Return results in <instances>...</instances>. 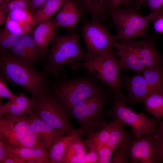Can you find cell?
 I'll list each match as a JSON object with an SVG mask.
<instances>
[{"label":"cell","instance_id":"obj_36","mask_svg":"<svg viewBox=\"0 0 163 163\" xmlns=\"http://www.w3.org/2000/svg\"><path fill=\"white\" fill-rule=\"evenodd\" d=\"M30 14L29 11H12L8 14L6 21L10 20L18 22L27 18Z\"/></svg>","mask_w":163,"mask_h":163},{"label":"cell","instance_id":"obj_11","mask_svg":"<svg viewBox=\"0 0 163 163\" xmlns=\"http://www.w3.org/2000/svg\"><path fill=\"white\" fill-rule=\"evenodd\" d=\"M155 134L137 138L132 135L127 141L128 154L131 163H159L163 158Z\"/></svg>","mask_w":163,"mask_h":163},{"label":"cell","instance_id":"obj_16","mask_svg":"<svg viewBox=\"0 0 163 163\" xmlns=\"http://www.w3.org/2000/svg\"><path fill=\"white\" fill-rule=\"evenodd\" d=\"M155 34L149 39L132 41L137 53L145 67L163 64V55L155 47Z\"/></svg>","mask_w":163,"mask_h":163},{"label":"cell","instance_id":"obj_45","mask_svg":"<svg viewBox=\"0 0 163 163\" xmlns=\"http://www.w3.org/2000/svg\"><path fill=\"white\" fill-rule=\"evenodd\" d=\"M158 144L163 158V137L158 141Z\"/></svg>","mask_w":163,"mask_h":163},{"label":"cell","instance_id":"obj_47","mask_svg":"<svg viewBox=\"0 0 163 163\" xmlns=\"http://www.w3.org/2000/svg\"><path fill=\"white\" fill-rule=\"evenodd\" d=\"M139 0H138V1H139Z\"/></svg>","mask_w":163,"mask_h":163},{"label":"cell","instance_id":"obj_27","mask_svg":"<svg viewBox=\"0 0 163 163\" xmlns=\"http://www.w3.org/2000/svg\"><path fill=\"white\" fill-rule=\"evenodd\" d=\"M140 73L152 91L163 90V64L145 67Z\"/></svg>","mask_w":163,"mask_h":163},{"label":"cell","instance_id":"obj_42","mask_svg":"<svg viewBox=\"0 0 163 163\" xmlns=\"http://www.w3.org/2000/svg\"><path fill=\"white\" fill-rule=\"evenodd\" d=\"M8 145L0 140V163H3L8 152Z\"/></svg>","mask_w":163,"mask_h":163},{"label":"cell","instance_id":"obj_24","mask_svg":"<svg viewBox=\"0 0 163 163\" xmlns=\"http://www.w3.org/2000/svg\"><path fill=\"white\" fill-rule=\"evenodd\" d=\"M115 121L108 122L92 133L88 136L84 141L87 149L94 148L97 149L106 145L110 132L113 126Z\"/></svg>","mask_w":163,"mask_h":163},{"label":"cell","instance_id":"obj_38","mask_svg":"<svg viewBox=\"0 0 163 163\" xmlns=\"http://www.w3.org/2000/svg\"><path fill=\"white\" fill-rule=\"evenodd\" d=\"M6 84L0 77V100L3 98H6L9 100L14 98L17 95L14 94L7 87Z\"/></svg>","mask_w":163,"mask_h":163},{"label":"cell","instance_id":"obj_12","mask_svg":"<svg viewBox=\"0 0 163 163\" xmlns=\"http://www.w3.org/2000/svg\"><path fill=\"white\" fill-rule=\"evenodd\" d=\"M10 55L15 59L34 67L44 59L49 50L38 48L30 32L22 35L10 50Z\"/></svg>","mask_w":163,"mask_h":163},{"label":"cell","instance_id":"obj_18","mask_svg":"<svg viewBox=\"0 0 163 163\" xmlns=\"http://www.w3.org/2000/svg\"><path fill=\"white\" fill-rule=\"evenodd\" d=\"M35 99L27 97L24 92L17 95L12 100L2 104L0 101V118L4 115H29L33 113Z\"/></svg>","mask_w":163,"mask_h":163},{"label":"cell","instance_id":"obj_13","mask_svg":"<svg viewBox=\"0 0 163 163\" xmlns=\"http://www.w3.org/2000/svg\"><path fill=\"white\" fill-rule=\"evenodd\" d=\"M120 85L126 89L128 94L127 103L132 105L137 102H142L152 92L140 73H135L132 76L121 75Z\"/></svg>","mask_w":163,"mask_h":163},{"label":"cell","instance_id":"obj_39","mask_svg":"<svg viewBox=\"0 0 163 163\" xmlns=\"http://www.w3.org/2000/svg\"><path fill=\"white\" fill-rule=\"evenodd\" d=\"M3 163H25L9 149L8 145V152Z\"/></svg>","mask_w":163,"mask_h":163},{"label":"cell","instance_id":"obj_15","mask_svg":"<svg viewBox=\"0 0 163 163\" xmlns=\"http://www.w3.org/2000/svg\"><path fill=\"white\" fill-rule=\"evenodd\" d=\"M83 13L75 0H66L57 14L51 20L57 27L73 30Z\"/></svg>","mask_w":163,"mask_h":163},{"label":"cell","instance_id":"obj_3","mask_svg":"<svg viewBox=\"0 0 163 163\" xmlns=\"http://www.w3.org/2000/svg\"><path fill=\"white\" fill-rule=\"evenodd\" d=\"M79 36L72 33L55 36L43 66V71L57 79L66 78L64 68L79 60L85 61L86 53L80 46Z\"/></svg>","mask_w":163,"mask_h":163},{"label":"cell","instance_id":"obj_5","mask_svg":"<svg viewBox=\"0 0 163 163\" xmlns=\"http://www.w3.org/2000/svg\"><path fill=\"white\" fill-rule=\"evenodd\" d=\"M140 5L133 4L109 13L117 31L116 39L120 42L129 41L136 38H145L149 24L155 19L152 14L144 16L138 11Z\"/></svg>","mask_w":163,"mask_h":163},{"label":"cell","instance_id":"obj_32","mask_svg":"<svg viewBox=\"0 0 163 163\" xmlns=\"http://www.w3.org/2000/svg\"><path fill=\"white\" fill-rule=\"evenodd\" d=\"M138 3L140 5L144 4L149 9L151 14L155 17L163 16V0H139Z\"/></svg>","mask_w":163,"mask_h":163},{"label":"cell","instance_id":"obj_31","mask_svg":"<svg viewBox=\"0 0 163 163\" xmlns=\"http://www.w3.org/2000/svg\"><path fill=\"white\" fill-rule=\"evenodd\" d=\"M127 140L124 141L116 148L110 163H128L129 162L127 148Z\"/></svg>","mask_w":163,"mask_h":163},{"label":"cell","instance_id":"obj_46","mask_svg":"<svg viewBox=\"0 0 163 163\" xmlns=\"http://www.w3.org/2000/svg\"><path fill=\"white\" fill-rule=\"evenodd\" d=\"M6 1L7 0H0V6L4 4Z\"/></svg>","mask_w":163,"mask_h":163},{"label":"cell","instance_id":"obj_19","mask_svg":"<svg viewBox=\"0 0 163 163\" xmlns=\"http://www.w3.org/2000/svg\"><path fill=\"white\" fill-rule=\"evenodd\" d=\"M80 128L55 140L48 150L50 163H62L66 150L70 142L80 135Z\"/></svg>","mask_w":163,"mask_h":163},{"label":"cell","instance_id":"obj_14","mask_svg":"<svg viewBox=\"0 0 163 163\" xmlns=\"http://www.w3.org/2000/svg\"><path fill=\"white\" fill-rule=\"evenodd\" d=\"M113 46L117 50L116 55L121 71L132 70L136 73H140L145 68L138 56L132 41L117 42Z\"/></svg>","mask_w":163,"mask_h":163},{"label":"cell","instance_id":"obj_20","mask_svg":"<svg viewBox=\"0 0 163 163\" xmlns=\"http://www.w3.org/2000/svg\"><path fill=\"white\" fill-rule=\"evenodd\" d=\"M10 150L25 163H50L48 151L44 145L33 147L15 148Z\"/></svg>","mask_w":163,"mask_h":163},{"label":"cell","instance_id":"obj_34","mask_svg":"<svg viewBox=\"0 0 163 163\" xmlns=\"http://www.w3.org/2000/svg\"><path fill=\"white\" fill-rule=\"evenodd\" d=\"M136 4H139L138 0H107V12L109 13L118 8L119 6L122 5H128Z\"/></svg>","mask_w":163,"mask_h":163},{"label":"cell","instance_id":"obj_35","mask_svg":"<svg viewBox=\"0 0 163 163\" xmlns=\"http://www.w3.org/2000/svg\"><path fill=\"white\" fill-rule=\"evenodd\" d=\"M88 149L82 163H98L99 156L97 149L90 148Z\"/></svg>","mask_w":163,"mask_h":163},{"label":"cell","instance_id":"obj_28","mask_svg":"<svg viewBox=\"0 0 163 163\" xmlns=\"http://www.w3.org/2000/svg\"><path fill=\"white\" fill-rule=\"evenodd\" d=\"M115 121L109 134L106 145L116 149L124 141L129 139L132 135L124 129V126L119 121Z\"/></svg>","mask_w":163,"mask_h":163},{"label":"cell","instance_id":"obj_6","mask_svg":"<svg viewBox=\"0 0 163 163\" xmlns=\"http://www.w3.org/2000/svg\"><path fill=\"white\" fill-rule=\"evenodd\" d=\"M73 70L82 68L91 73L96 78L107 85L113 94L127 102V97L120 89L121 75L118 59L112 48L103 55L87 61H75L68 65Z\"/></svg>","mask_w":163,"mask_h":163},{"label":"cell","instance_id":"obj_43","mask_svg":"<svg viewBox=\"0 0 163 163\" xmlns=\"http://www.w3.org/2000/svg\"><path fill=\"white\" fill-rule=\"evenodd\" d=\"M158 126L155 134L156 139L158 141L163 137V119L158 122Z\"/></svg>","mask_w":163,"mask_h":163},{"label":"cell","instance_id":"obj_22","mask_svg":"<svg viewBox=\"0 0 163 163\" xmlns=\"http://www.w3.org/2000/svg\"><path fill=\"white\" fill-rule=\"evenodd\" d=\"M66 0H48L33 14L30 27L32 30L40 24L50 20L61 8Z\"/></svg>","mask_w":163,"mask_h":163},{"label":"cell","instance_id":"obj_10","mask_svg":"<svg viewBox=\"0 0 163 163\" xmlns=\"http://www.w3.org/2000/svg\"><path fill=\"white\" fill-rule=\"evenodd\" d=\"M86 50L85 61L91 60L104 54L110 49L117 40L99 19H91L85 21L81 29Z\"/></svg>","mask_w":163,"mask_h":163},{"label":"cell","instance_id":"obj_1","mask_svg":"<svg viewBox=\"0 0 163 163\" xmlns=\"http://www.w3.org/2000/svg\"><path fill=\"white\" fill-rule=\"evenodd\" d=\"M47 74L15 59L7 51H0V77L6 84L20 85L34 98L48 93L51 81Z\"/></svg>","mask_w":163,"mask_h":163},{"label":"cell","instance_id":"obj_21","mask_svg":"<svg viewBox=\"0 0 163 163\" xmlns=\"http://www.w3.org/2000/svg\"><path fill=\"white\" fill-rule=\"evenodd\" d=\"M57 27L52 20L42 22L37 25L31 34L34 41L39 48L47 49L48 44L56 35Z\"/></svg>","mask_w":163,"mask_h":163},{"label":"cell","instance_id":"obj_23","mask_svg":"<svg viewBox=\"0 0 163 163\" xmlns=\"http://www.w3.org/2000/svg\"><path fill=\"white\" fill-rule=\"evenodd\" d=\"M84 13L89 14L91 19H104L107 13V0H75Z\"/></svg>","mask_w":163,"mask_h":163},{"label":"cell","instance_id":"obj_40","mask_svg":"<svg viewBox=\"0 0 163 163\" xmlns=\"http://www.w3.org/2000/svg\"><path fill=\"white\" fill-rule=\"evenodd\" d=\"M29 7V12L33 14L48 0H27Z\"/></svg>","mask_w":163,"mask_h":163},{"label":"cell","instance_id":"obj_41","mask_svg":"<svg viewBox=\"0 0 163 163\" xmlns=\"http://www.w3.org/2000/svg\"><path fill=\"white\" fill-rule=\"evenodd\" d=\"M153 21L154 30L157 32L163 33V16L158 17Z\"/></svg>","mask_w":163,"mask_h":163},{"label":"cell","instance_id":"obj_26","mask_svg":"<svg viewBox=\"0 0 163 163\" xmlns=\"http://www.w3.org/2000/svg\"><path fill=\"white\" fill-rule=\"evenodd\" d=\"M142 102L146 111L158 122L163 119V90L152 92Z\"/></svg>","mask_w":163,"mask_h":163},{"label":"cell","instance_id":"obj_29","mask_svg":"<svg viewBox=\"0 0 163 163\" xmlns=\"http://www.w3.org/2000/svg\"><path fill=\"white\" fill-rule=\"evenodd\" d=\"M21 36L14 34L5 27L0 32V51L10 50Z\"/></svg>","mask_w":163,"mask_h":163},{"label":"cell","instance_id":"obj_8","mask_svg":"<svg viewBox=\"0 0 163 163\" xmlns=\"http://www.w3.org/2000/svg\"><path fill=\"white\" fill-rule=\"evenodd\" d=\"M127 104L125 100L113 94V106L107 113L113 120L119 121L124 126L129 125L136 138L155 134L158 123L157 119L134 112L127 106Z\"/></svg>","mask_w":163,"mask_h":163},{"label":"cell","instance_id":"obj_4","mask_svg":"<svg viewBox=\"0 0 163 163\" xmlns=\"http://www.w3.org/2000/svg\"><path fill=\"white\" fill-rule=\"evenodd\" d=\"M111 92L108 87L101 92L81 101L72 108L71 114L79 123L81 136H88L108 123L105 115Z\"/></svg>","mask_w":163,"mask_h":163},{"label":"cell","instance_id":"obj_2","mask_svg":"<svg viewBox=\"0 0 163 163\" xmlns=\"http://www.w3.org/2000/svg\"><path fill=\"white\" fill-rule=\"evenodd\" d=\"M86 71L73 78H57L51 81L48 93L56 99L71 115L75 105L100 93L107 88L104 82Z\"/></svg>","mask_w":163,"mask_h":163},{"label":"cell","instance_id":"obj_7","mask_svg":"<svg viewBox=\"0 0 163 163\" xmlns=\"http://www.w3.org/2000/svg\"><path fill=\"white\" fill-rule=\"evenodd\" d=\"M0 140L15 148L44 145L32 130L27 115L7 114L0 118Z\"/></svg>","mask_w":163,"mask_h":163},{"label":"cell","instance_id":"obj_33","mask_svg":"<svg viewBox=\"0 0 163 163\" xmlns=\"http://www.w3.org/2000/svg\"><path fill=\"white\" fill-rule=\"evenodd\" d=\"M116 149L105 145L97 149L98 163H110Z\"/></svg>","mask_w":163,"mask_h":163},{"label":"cell","instance_id":"obj_9","mask_svg":"<svg viewBox=\"0 0 163 163\" xmlns=\"http://www.w3.org/2000/svg\"><path fill=\"white\" fill-rule=\"evenodd\" d=\"M33 113L62 134L75 129L70 122V114L61 104L49 93L35 98Z\"/></svg>","mask_w":163,"mask_h":163},{"label":"cell","instance_id":"obj_44","mask_svg":"<svg viewBox=\"0 0 163 163\" xmlns=\"http://www.w3.org/2000/svg\"><path fill=\"white\" fill-rule=\"evenodd\" d=\"M6 14L2 11L0 10V26L3 25L4 23H5L7 17L6 16Z\"/></svg>","mask_w":163,"mask_h":163},{"label":"cell","instance_id":"obj_30","mask_svg":"<svg viewBox=\"0 0 163 163\" xmlns=\"http://www.w3.org/2000/svg\"><path fill=\"white\" fill-rule=\"evenodd\" d=\"M0 10L7 14L17 11H26L29 12V7L27 0H7L0 6Z\"/></svg>","mask_w":163,"mask_h":163},{"label":"cell","instance_id":"obj_37","mask_svg":"<svg viewBox=\"0 0 163 163\" xmlns=\"http://www.w3.org/2000/svg\"><path fill=\"white\" fill-rule=\"evenodd\" d=\"M5 27L11 33L21 36L26 33L23 29L20 26L18 22L9 20L5 23Z\"/></svg>","mask_w":163,"mask_h":163},{"label":"cell","instance_id":"obj_25","mask_svg":"<svg viewBox=\"0 0 163 163\" xmlns=\"http://www.w3.org/2000/svg\"><path fill=\"white\" fill-rule=\"evenodd\" d=\"M82 137L80 135L70 142L62 163H82L87 151Z\"/></svg>","mask_w":163,"mask_h":163},{"label":"cell","instance_id":"obj_17","mask_svg":"<svg viewBox=\"0 0 163 163\" xmlns=\"http://www.w3.org/2000/svg\"><path fill=\"white\" fill-rule=\"evenodd\" d=\"M31 128L38 140L49 150L57 138L63 135L53 127L35 115L33 113L27 115Z\"/></svg>","mask_w":163,"mask_h":163}]
</instances>
